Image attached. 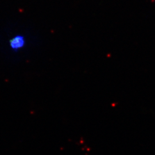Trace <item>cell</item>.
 Masks as SVG:
<instances>
[{"mask_svg":"<svg viewBox=\"0 0 155 155\" xmlns=\"http://www.w3.org/2000/svg\"><path fill=\"white\" fill-rule=\"evenodd\" d=\"M26 37L21 33L16 34L9 40V49L13 53H17L23 50L27 45Z\"/></svg>","mask_w":155,"mask_h":155,"instance_id":"1","label":"cell"}]
</instances>
